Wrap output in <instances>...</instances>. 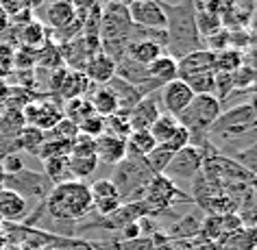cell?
Instances as JSON below:
<instances>
[{
  "label": "cell",
  "mask_w": 257,
  "mask_h": 250,
  "mask_svg": "<svg viewBox=\"0 0 257 250\" xmlns=\"http://www.w3.org/2000/svg\"><path fill=\"white\" fill-rule=\"evenodd\" d=\"M105 133L126 139L128 135H131V124H128V115H124V113H115V115H111V118H107V120H105Z\"/></svg>",
  "instance_id": "36"
},
{
  "label": "cell",
  "mask_w": 257,
  "mask_h": 250,
  "mask_svg": "<svg viewBox=\"0 0 257 250\" xmlns=\"http://www.w3.org/2000/svg\"><path fill=\"white\" fill-rule=\"evenodd\" d=\"M146 215H149V213H146V207L142 204V200L122 202L111 215L102 217V220L98 222V226L109 228V230H111V228L113 230H120L122 226H126V224H131V222L142 220V217H146Z\"/></svg>",
  "instance_id": "13"
},
{
  "label": "cell",
  "mask_w": 257,
  "mask_h": 250,
  "mask_svg": "<svg viewBox=\"0 0 257 250\" xmlns=\"http://www.w3.org/2000/svg\"><path fill=\"white\" fill-rule=\"evenodd\" d=\"M194 18H196V31H198V35H201L203 42L207 40V37L216 35L218 31L222 29L220 14H214V11H196L194 9Z\"/></svg>",
  "instance_id": "29"
},
{
  "label": "cell",
  "mask_w": 257,
  "mask_h": 250,
  "mask_svg": "<svg viewBox=\"0 0 257 250\" xmlns=\"http://www.w3.org/2000/svg\"><path fill=\"white\" fill-rule=\"evenodd\" d=\"M107 87L115 94V100H118V113H124V115H128V111L144 98V94L140 92L136 85L118 79V76H113V79L107 83Z\"/></svg>",
  "instance_id": "18"
},
{
  "label": "cell",
  "mask_w": 257,
  "mask_h": 250,
  "mask_svg": "<svg viewBox=\"0 0 257 250\" xmlns=\"http://www.w3.org/2000/svg\"><path fill=\"white\" fill-rule=\"evenodd\" d=\"M89 191H92V200H102V198H115L118 196V189H115L111 178H98V181H94L92 185H89Z\"/></svg>",
  "instance_id": "42"
},
{
  "label": "cell",
  "mask_w": 257,
  "mask_h": 250,
  "mask_svg": "<svg viewBox=\"0 0 257 250\" xmlns=\"http://www.w3.org/2000/svg\"><path fill=\"white\" fill-rule=\"evenodd\" d=\"M255 178H257V176H255Z\"/></svg>",
  "instance_id": "58"
},
{
  "label": "cell",
  "mask_w": 257,
  "mask_h": 250,
  "mask_svg": "<svg viewBox=\"0 0 257 250\" xmlns=\"http://www.w3.org/2000/svg\"><path fill=\"white\" fill-rule=\"evenodd\" d=\"M146 72H149V79L155 81L157 85H166V83L179 79V61L168 53H164L146 66Z\"/></svg>",
  "instance_id": "21"
},
{
  "label": "cell",
  "mask_w": 257,
  "mask_h": 250,
  "mask_svg": "<svg viewBox=\"0 0 257 250\" xmlns=\"http://www.w3.org/2000/svg\"><path fill=\"white\" fill-rule=\"evenodd\" d=\"M87 100H89V105H92L94 113L100 115V118H105V120L118 113V100H115V94L107 85L94 87V92H89Z\"/></svg>",
  "instance_id": "22"
},
{
  "label": "cell",
  "mask_w": 257,
  "mask_h": 250,
  "mask_svg": "<svg viewBox=\"0 0 257 250\" xmlns=\"http://www.w3.org/2000/svg\"><path fill=\"white\" fill-rule=\"evenodd\" d=\"M155 146H157V142L153 139L151 131H131V135L126 137V155L144 159Z\"/></svg>",
  "instance_id": "25"
},
{
  "label": "cell",
  "mask_w": 257,
  "mask_h": 250,
  "mask_svg": "<svg viewBox=\"0 0 257 250\" xmlns=\"http://www.w3.org/2000/svg\"><path fill=\"white\" fill-rule=\"evenodd\" d=\"M89 115H94V109L89 105L87 98H74V100H68L66 107H63V118L74 122L76 126L81 124L83 120H87Z\"/></svg>",
  "instance_id": "33"
},
{
  "label": "cell",
  "mask_w": 257,
  "mask_h": 250,
  "mask_svg": "<svg viewBox=\"0 0 257 250\" xmlns=\"http://www.w3.org/2000/svg\"><path fill=\"white\" fill-rule=\"evenodd\" d=\"M218 250H257V228H240L231 235H224L216 243Z\"/></svg>",
  "instance_id": "23"
},
{
  "label": "cell",
  "mask_w": 257,
  "mask_h": 250,
  "mask_svg": "<svg viewBox=\"0 0 257 250\" xmlns=\"http://www.w3.org/2000/svg\"><path fill=\"white\" fill-rule=\"evenodd\" d=\"M35 66H37V50L18 46L14 53V68L18 72H33Z\"/></svg>",
  "instance_id": "35"
},
{
  "label": "cell",
  "mask_w": 257,
  "mask_h": 250,
  "mask_svg": "<svg viewBox=\"0 0 257 250\" xmlns=\"http://www.w3.org/2000/svg\"><path fill=\"white\" fill-rule=\"evenodd\" d=\"M48 3H55V0H48Z\"/></svg>",
  "instance_id": "56"
},
{
  "label": "cell",
  "mask_w": 257,
  "mask_h": 250,
  "mask_svg": "<svg viewBox=\"0 0 257 250\" xmlns=\"http://www.w3.org/2000/svg\"><path fill=\"white\" fill-rule=\"evenodd\" d=\"M96 157H98V163L118 165L126 159V139L109 135V133L100 135L96 139Z\"/></svg>",
  "instance_id": "14"
},
{
  "label": "cell",
  "mask_w": 257,
  "mask_h": 250,
  "mask_svg": "<svg viewBox=\"0 0 257 250\" xmlns=\"http://www.w3.org/2000/svg\"><path fill=\"white\" fill-rule=\"evenodd\" d=\"M222 113V102L214 94H196L188 109L179 115V124L190 133H209L214 122Z\"/></svg>",
  "instance_id": "5"
},
{
  "label": "cell",
  "mask_w": 257,
  "mask_h": 250,
  "mask_svg": "<svg viewBox=\"0 0 257 250\" xmlns=\"http://www.w3.org/2000/svg\"><path fill=\"white\" fill-rule=\"evenodd\" d=\"M79 133L81 135H87L92 139H98L100 135H105V118H100V115H89L87 120H83L79 124Z\"/></svg>",
  "instance_id": "40"
},
{
  "label": "cell",
  "mask_w": 257,
  "mask_h": 250,
  "mask_svg": "<svg viewBox=\"0 0 257 250\" xmlns=\"http://www.w3.org/2000/svg\"><path fill=\"white\" fill-rule=\"evenodd\" d=\"M76 135H79V126H76L74 122L66 120V118H63L53 131L46 133L48 139H61V142H70V144L76 139Z\"/></svg>",
  "instance_id": "39"
},
{
  "label": "cell",
  "mask_w": 257,
  "mask_h": 250,
  "mask_svg": "<svg viewBox=\"0 0 257 250\" xmlns=\"http://www.w3.org/2000/svg\"><path fill=\"white\" fill-rule=\"evenodd\" d=\"M20 46H27L31 50H40L42 46L48 44V29L42 22L31 20L20 27Z\"/></svg>",
  "instance_id": "24"
},
{
  "label": "cell",
  "mask_w": 257,
  "mask_h": 250,
  "mask_svg": "<svg viewBox=\"0 0 257 250\" xmlns=\"http://www.w3.org/2000/svg\"><path fill=\"white\" fill-rule=\"evenodd\" d=\"M3 161V168H5V174L11 176V174H18V172L24 170V161L20 155H16V152H9L5 159H0Z\"/></svg>",
  "instance_id": "47"
},
{
  "label": "cell",
  "mask_w": 257,
  "mask_h": 250,
  "mask_svg": "<svg viewBox=\"0 0 257 250\" xmlns=\"http://www.w3.org/2000/svg\"><path fill=\"white\" fill-rule=\"evenodd\" d=\"M253 129H257V115L250 109V105H240L229 111H222L220 118L214 122L209 133L214 137H224V139H235L240 135H246Z\"/></svg>",
  "instance_id": "6"
},
{
  "label": "cell",
  "mask_w": 257,
  "mask_h": 250,
  "mask_svg": "<svg viewBox=\"0 0 257 250\" xmlns=\"http://www.w3.org/2000/svg\"><path fill=\"white\" fill-rule=\"evenodd\" d=\"M44 209L53 220L81 222L94 211L89 185L85 181H74V178L53 185V189L44 200Z\"/></svg>",
  "instance_id": "1"
},
{
  "label": "cell",
  "mask_w": 257,
  "mask_h": 250,
  "mask_svg": "<svg viewBox=\"0 0 257 250\" xmlns=\"http://www.w3.org/2000/svg\"><path fill=\"white\" fill-rule=\"evenodd\" d=\"M5 176H7V174H5V168H3V161H0V187H3V185H5Z\"/></svg>",
  "instance_id": "52"
},
{
  "label": "cell",
  "mask_w": 257,
  "mask_h": 250,
  "mask_svg": "<svg viewBox=\"0 0 257 250\" xmlns=\"http://www.w3.org/2000/svg\"><path fill=\"white\" fill-rule=\"evenodd\" d=\"M166 146H168L172 152H179V150L188 148V146H190V131L185 129V126L179 124V129L172 133V137L166 142Z\"/></svg>",
  "instance_id": "45"
},
{
  "label": "cell",
  "mask_w": 257,
  "mask_h": 250,
  "mask_svg": "<svg viewBox=\"0 0 257 250\" xmlns=\"http://www.w3.org/2000/svg\"><path fill=\"white\" fill-rule=\"evenodd\" d=\"M70 155L74 157H85V155H96V139L87 135H76V139L70 144Z\"/></svg>",
  "instance_id": "43"
},
{
  "label": "cell",
  "mask_w": 257,
  "mask_h": 250,
  "mask_svg": "<svg viewBox=\"0 0 257 250\" xmlns=\"http://www.w3.org/2000/svg\"><path fill=\"white\" fill-rule=\"evenodd\" d=\"M159 115H162V107H159L157 92L146 94L136 107L128 111V124L131 131H149Z\"/></svg>",
  "instance_id": "11"
},
{
  "label": "cell",
  "mask_w": 257,
  "mask_h": 250,
  "mask_svg": "<svg viewBox=\"0 0 257 250\" xmlns=\"http://www.w3.org/2000/svg\"><path fill=\"white\" fill-rule=\"evenodd\" d=\"M29 213V200L9 187H0V217L5 222H22Z\"/></svg>",
  "instance_id": "15"
},
{
  "label": "cell",
  "mask_w": 257,
  "mask_h": 250,
  "mask_svg": "<svg viewBox=\"0 0 257 250\" xmlns=\"http://www.w3.org/2000/svg\"><path fill=\"white\" fill-rule=\"evenodd\" d=\"M255 228H257V224H255Z\"/></svg>",
  "instance_id": "57"
},
{
  "label": "cell",
  "mask_w": 257,
  "mask_h": 250,
  "mask_svg": "<svg viewBox=\"0 0 257 250\" xmlns=\"http://www.w3.org/2000/svg\"><path fill=\"white\" fill-rule=\"evenodd\" d=\"M83 74L87 76V81L92 83V85H98V87L100 85H107V83L115 76V61L100 50L98 55H94L92 59L87 61V66H85V70H83Z\"/></svg>",
  "instance_id": "16"
},
{
  "label": "cell",
  "mask_w": 257,
  "mask_h": 250,
  "mask_svg": "<svg viewBox=\"0 0 257 250\" xmlns=\"http://www.w3.org/2000/svg\"><path fill=\"white\" fill-rule=\"evenodd\" d=\"M76 20V7L72 0H55V3H48L46 7V24L48 29L63 31L66 27H70Z\"/></svg>",
  "instance_id": "17"
},
{
  "label": "cell",
  "mask_w": 257,
  "mask_h": 250,
  "mask_svg": "<svg viewBox=\"0 0 257 250\" xmlns=\"http://www.w3.org/2000/svg\"><path fill=\"white\" fill-rule=\"evenodd\" d=\"M44 142H46V133L35 129V126H27V124H24V129L16 137L18 150H27L31 155H37V150H40V146Z\"/></svg>",
  "instance_id": "28"
},
{
  "label": "cell",
  "mask_w": 257,
  "mask_h": 250,
  "mask_svg": "<svg viewBox=\"0 0 257 250\" xmlns=\"http://www.w3.org/2000/svg\"><path fill=\"white\" fill-rule=\"evenodd\" d=\"M128 20L136 29L149 31H166V14L162 7V0H140V3H128Z\"/></svg>",
  "instance_id": "8"
},
{
  "label": "cell",
  "mask_w": 257,
  "mask_h": 250,
  "mask_svg": "<svg viewBox=\"0 0 257 250\" xmlns=\"http://www.w3.org/2000/svg\"><path fill=\"white\" fill-rule=\"evenodd\" d=\"M9 89H11V85H9L7 81H0V105H5V102H7Z\"/></svg>",
  "instance_id": "50"
},
{
  "label": "cell",
  "mask_w": 257,
  "mask_h": 250,
  "mask_svg": "<svg viewBox=\"0 0 257 250\" xmlns=\"http://www.w3.org/2000/svg\"><path fill=\"white\" fill-rule=\"evenodd\" d=\"M159 55H164V46H159L157 42H151V40H140V37H133L128 42L126 53H124V57H128L131 61H136L144 68L155 61Z\"/></svg>",
  "instance_id": "19"
},
{
  "label": "cell",
  "mask_w": 257,
  "mask_h": 250,
  "mask_svg": "<svg viewBox=\"0 0 257 250\" xmlns=\"http://www.w3.org/2000/svg\"><path fill=\"white\" fill-rule=\"evenodd\" d=\"M207 72H216V55L207 48L194 50V53L179 59V79H185V76L192 74H207Z\"/></svg>",
  "instance_id": "12"
},
{
  "label": "cell",
  "mask_w": 257,
  "mask_h": 250,
  "mask_svg": "<svg viewBox=\"0 0 257 250\" xmlns=\"http://www.w3.org/2000/svg\"><path fill=\"white\" fill-rule=\"evenodd\" d=\"M203 152L196 150L194 146H188V148L175 152V157H172L170 165L166 168L164 174L170 178L172 183L177 181H194V178L201 174L203 170Z\"/></svg>",
  "instance_id": "9"
},
{
  "label": "cell",
  "mask_w": 257,
  "mask_h": 250,
  "mask_svg": "<svg viewBox=\"0 0 257 250\" xmlns=\"http://www.w3.org/2000/svg\"><path fill=\"white\" fill-rule=\"evenodd\" d=\"M120 237H122V241H131V239H138V237H144L142 226H140V220L126 224V226H122L120 228Z\"/></svg>",
  "instance_id": "49"
},
{
  "label": "cell",
  "mask_w": 257,
  "mask_h": 250,
  "mask_svg": "<svg viewBox=\"0 0 257 250\" xmlns=\"http://www.w3.org/2000/svg\"><path fill=\"white\" fill-rule=\"evenodd\" d=\"M177 129H179V120L172 118V115H168V113H162L155 122H153V126L149 131H151V135L157 144H166Z\"/></svg>",
  "instance_id": "32"
},
{
  "label": "cell",
  "mask_w": 257,
  "mask_h": 250,
  "mask_svg": "<svg viewBox=\"0 0 257 250\" xmlns=\"http://www.w3.org/2000/svg\"><path fill=\"white\" fill-rule=\"evenodd\" d=\"M155 241L153 237H138V239H131V241H122L118 250H155Z\"/></svg>",
  "instance_id": "48"
},
{
  "label": "cell",
  "mask_w": 257,
  "mask_h": 250,
  "mask_svg": "<svg viewBox=\"0 0 257 250\" xmlns=\"http://www.w3.org/2000/svg\"><path fill=\"white\" fill-rule=\"evenodd\" d=\"M140 200L149 215H159L164 211H170V207L177 202H192V196L181 191V187H177V183H172L166 174H155L146 185Z\"/></svg>",
  "instance_id": "4"
},
{
  "label": "cell",
  "mask_w": 257,
  "mask_h": 250,
  "mask_svg": "<svg viewBox=\"0 0 257 250\" xmlns=\"http://www.w3.org/2000/svg\"><path fill=\"white\" fill-rule=\"evenodd\" d=\"M14 53L16 46L11 42H0V81H7L16 72L14 68Z\"/></svg>",
  "instance_id": "37"
},
{
  "label": "cell",
  "mask_w": 257,
  "mask_h": 250,
  "mask_svg": "<svg viewBox=\"0 0 257 250\" xmlns=\"http://www.w3.org/2000/svg\"><path fill=\"white\" fill-rule=\"evenodd\" d=\"M214 55H216V72L220 74H233L244 66V55L235 48H227Z\"/></svg>",
  "instance_id": "31"
},
{
  "label": "cell",
  "mask_w": 257,
  "mask_h": 250,
  "mask_svg": "<svg viewBox=\"0 0 257 250\" xmlns=\"http://www.w3.org/2000/svg\"><path fill=\"white\" fill-rule=\"evenodd\" d=\"M128 3H140V0H128Z\"/></svg>",
  "instance_id": "55"
},
{
  "label": "cell",
  "mask_w": 257,
  "mask_h": 250,
  "mask_svg": "<svg viewBox=\"0 0 257 250\" xmlns=\"http://www.w3.org/2000/svg\"><path fill=\"white\" fill-rule=\"evenodd\" d=\"M122 204V200L118 196L115 198H102V200H94V209L98 211V215L100 217H107V215H111L115 209H118Z\"/></svg>",
  "instance_id": "46"
},
{
  "label": "cell",
  "mask_w": 257,
  "mask_h": 250,
  "mask_svg": "<svg viewBox=\"0 0 257 250\" xmlns=\"http://www.w3.org/2000/svg\"><path fill=\"white\" fill-rule=\"evenodd\" d=\"M198 228H201V217L185 215L183 220L175 226V233H177V237H196Z\"/></svg>",
  "instance_id": "44"
},
{
  "label": "cell",
  "mask_w": 257,
  "mask_h": 250,
  "mask_svg": "<svg viewBox=\"0 0 257 250\" xmlns=\"http://www.w3.org/2000/svg\"><path fill=\"white\" fill-rule=\"evenodd\" d=\"M235 161L242 165L244 170L248 172V174L257 176V142H253L246 148H242L240 152L235 155Z\"/></svg>",
  "instance_id": "41"
},
{
  "label": "cell",
  "mask_w": 257,
  "mask_h": 250,
  "mask_svg": "<svg viewBox=\"0 0 257 250\" xmlns=\"http://www.w3.org/2000/svg\"><path fill=\"white\" fill-rule=\"evenodd\" d=\"M37 66L40 68H46V70H57V68H63V59H61V53H59V46L55 42H48L46 46H42L37 50Z\"/></svg>",
  "instance_id": "34"
},
{
  "label": "cell",
  "mask_w": 257,
  "mask_h": 250,
  "mask_svg": "<svg viewBox=\"0 0 257 250\" xmlns=\"http://www.w3.org/2000/svg\"><path fill=\"white\" fill-rule=\"evenodd\" d=\"M194 92L185 85L181 79H175L170 83H166L157 89V98H159V107H162V113H168L172 118H179L188 105L194 98Z\"/></svg>",
  "instance_id": "10"
},
{
  "label": "cell",
  "mask_w": 257,
  "mask_h": 250,
  "mask_svg": "<svg viewBox=\"0 0 257 250\" xmlns=\"http://www.w3.org/2000/svg\"><path fill=\"white\" fill-rule=\"evenodd\" d=\"M61 155H70V142H61V139H48L40 146L37 150V157L42 161H46L50 157H61Z\"/></svg>",
  "instance_id": "38"
},
{
  "label": "cell",
  "mask_w": 257,
  "mask_h": 250,
  "mask_svg": "<svg viewBox=\"0 0 257 250\" xmlns=\"http://www.w3.org/2000/svg\"><path fill=\"white\" fill-rule=\"evenodd\" d=\"M22 118L27 126H35V129L48 133L63 120V109L50 98H33L22 109Z\"/></svg>",
  "instance_id": "7"
},
{
  "label": "cell",
  "mask_w": 257,
  "mask_h": 250,
  "mask_svg": "<svg viewBox=\"0 0 257 250\" xmlns=\"http://www.w3.org/2000/svg\"><path fill=\"white\" fill-rule=\"evenodd\" d=\"M155 176L153 172L149 170V165L144 163L142 157H128L124 161H120L118 165H113V176L111 181L115 185V189H118V196L120 200L124 202H136L142 198L146 185L149 181Z\"/></svg>",
  "instance_id": "3"
},
{
  "label": "cell",
  "mask_w": 257,
  "mask_h": 250,
  "mask_svg": "<svg viewBox=\"0 0 257 250\" xmlns=\"http://www.w3.org/2000/svg\"><path fill=\"white\" fill-rule=\"evenodd\" d=\"M172 157H175V152H172L166 144H157L155 148H153L149 155L144 157V163L149 165V170L153 172V174H164L166 168L170 165Z\"/></svg>",
  "instance_id": "30"
},
{
  "label": "cell",
  "mask_w": 257,
  "mask_h": 250,
  "mask_svg": "<svg viewBox=\"0 0 257 250\" xmlns=\"http://www.w3.org/2000/svg\"><path fill=\"white\" fill-rule=\"evenodd\" d=\"M164 14H166V37H168V55L179 61L181 57L201 50V35L196 31V18H194V3L183 0L179 5L162 3Z\"/></svg>",
  "instance_id": "2"
},
{
  "label": "cell",
  "mask_w": 257,
  "mask_h": 250,
  "mask_svg": "<svg viewBox=\"0 0 257 250\" xmlns=\"http://www.w3.org/2000/svg\"><path fill=\"white\" fill-rule=\"evenodd\" d=\"M44 163V176L48 178L53 185L57 183H63V181H70V163H68V155H61V157H50L46 159Z\"/></svg>",
  "instance_id": "26"
},
{
  "label": "cell",
  "mask_w": 257,
  "mask_h": 250,
  "mask_svg": "<svg viewBox=\"0 0 257 250\" xmlns=\"http://www.w3.org/2000/svg\"><path fill=\"white\" fill-rule=\"evenodd\" d=\"M89 92H92V83L87 81V76L83 72H76V70H68L57 96H61L63 100H74V98H87Z\"/></svg>",
  "instance_id": "20"
},
{
  "label": "cell",
  "mask_w": 257,
  "mask_h": 250,
  "mask_svg": "<svg viewBox=\"0 0 257 250\" xmlns=\"http://www.w3.org/2000/svg\"><path fill=\"white\" fill-rule=\"evenodd\" d=\"M111 3H120V5H128V0H111Z\"/></svg>",
  "instance_id": "54"
},
{
  "label": "cell",
  "mask_w": 257,
  "mask_h": 250,
  "mask_svg": "<svg viewBox=\"0 0 257 250\" xmlns=\"http://www.w3.org/2000/svg\"><path fill=\"white\" fill-rule=\"evenodd\" d=\"M68 163H70V176H72L74 181H85V178L92 176L96 168H98V157L96 155H85V157L68 155Z\"/></svg>",
  "instance_id": "27"
},
{
  "label": "cell",
  "mask_w": 257,
  "mask_h": 250,
  "mask_svg": "<svg viewBox=\"0 0 257 250\" xmlns=\"http://www.w3.org/2000/svg\"><path fill=\"white\" fill-rule=\"evenodd\" d=\"M250 187H253V189L257 191V178H255V176H253V181H250Z\"/></svg>",
  "instance_id": "53"
},
{
  "label": "cell",
  "mask_w": 257,
  "mask_h": 250,
  "mask_svg": "<svg viewBox=\"0 0 257 250\" xmlns=\"http://www.w3.org/2000/svg\"><path fill=\"white\" fill-rule=\"evenodd\" d=\"M9 24H11V18L7 16V11L0 7V33H5L9 29Z\"/></svg>",
  "instance_id": "51"
}]
</instances>
